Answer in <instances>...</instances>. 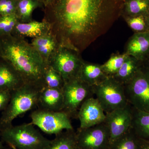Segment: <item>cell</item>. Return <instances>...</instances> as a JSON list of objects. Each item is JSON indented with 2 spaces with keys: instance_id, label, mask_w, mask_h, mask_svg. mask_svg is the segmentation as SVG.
Instances as JSON below:
<instances>
[{
  "instance_id": "6da1fadb",
  "label": "cell",
  "mask_w": 149,
  "mask_h": 149,
  "mask_svg": "<svg viewBox=\"0 0 149 149\" xmlns=\"http://www.w3.org/2000/svg\"><path fill=\"white\" fill-rule=\"evenodd\" d=\"M122 0H54L44 20L61 47L82 52L122 15Z\"/></svg>"
},
{
  "instance_id": "7a4b0ae2",
  "label": "cell",
  "mask_w": 149,
  "mask_h": 149,
  "mask_svg": "<svg viewBox=\"0 0 149 149\" xmlns=\"http://www.w3.org/2000/svg\"><path fill=\"white\" fill-rule=\"evenodd\" d=\"M0 58L13 67L25 84L45 88L43 77L47 64L24 38L1 36Z\"/></svg>"
},
{
  "instance_id": "3957f363",
  "label": "cell",
  "mask_w": 149,
  "mask_h": 149,
  "mask_svg": "<svg viewBox=\"0 0 149 149\" xmlns=\"http://www.w3.org/2000/svg\"><path fill=\"white\" fill-rule=\"evenodd\" d=\"M41 90L34 85L24 84L12 91L10 101L0 116V128L12 125L17 117L37 107Z\"/></svg>"
},
{
  "instance_id": "277c9868",
  "label": "cell",
  "mask_w": 149,
  "mask_h": 149,
  "mask_svg": "<svg viewBox=\"0 0 149 149\" xmlns=\"http://www.w3.org/2000/svg\"><path fill=\"white\" fill-rule=\"evenodd\" d=\"M0 133L2 142L17 149H46L51 141L31 123L0 128Z\"/></svg>"
},
{
  "instance_id": "5b68a950",
  "label": "cell",
  "mask_w": 149,
  "mask_h": 149,
  "mask_svg": "<svg viewBox=\"0 0 149 149\" xmlns=\"http://www.w3.org/2000/svg\"><path fill=\"white\" fill-rule=\"evenodd\" d=\"M94 95L105 113L128 104L124 87L112 77L93 86Z\"/></svg>"
},
{
  "instance_id": "8992f818",
  "label": "cell",
  "mask_w": 149,
  "mask_h": 149,
  "mask_svg": "<svg viewBox=\"0 0 149 149\" xmlns=\"http://www.w3.org/2000/svg\"><path fill=\"white\" fill-rule=\"evenodd\" d=\"M64 99L63 111L71 118H77V114L82 104L94 95L93 86L88 85L78 77L65 82L62 88Z\"/></svg>"
},
{
  "instance_id": "52a82bcc",
  "label": "cell",
  "mask_w": 149,
  "mask_h": 149,
  "mask_svg": "<svg viewBox=\"0 0 149 149\" xmlns=\"http://www.w3.org/2000/svg\"><path fill=\"white\" fill-rule=\"evenodd\" d=\"M124 87L128 103L136 109L149 113V72L142 63L132 80Z\"/></svg>"
},
{
  "instance_id": "ba28073f",
  "label": "cell",
  "mask_w": 149,
  "mask_h": 149,
  "mask_svg": "<svg viewBox=\"0 0 149 149\" xmlns=\"http://www.w3.org/2000/svg\"><path fill=\"white\" fill-rule=\"evenodd\" d=\"M31 123L46 134L56 135L63 130H72L69 116L63 111L37 109L30 114Z\"/></svg>"
},
{
  "instance_id": "9c48e42d",
  "label": "cell",
  "mask_w": 149,
  "mask_h": 149,
  "mask_svg": "<svg viewBox=\"0 0 149 149\" xmlns=\"http://www.w3.org/2000/svg\"><path fill=\"white\" fill-rule=\"evenodd\" d=\"M83 61L80 53L60 46L50 59L48 65L61 74L65 82L78 77Z\"/></svg>"
},
{
  "instance_id": "30bf717a",
  "label": "cell",
  "mask_w": 149,
  "mask_h": 149,
  "mask_svg": "<svg viewBox=\"0 0 149 149\" xmlns=\"http://www.w3.org/2000/svg\"><path fill=\"white\" fill-rule=\"evenodd\" d=\"M77 147L80 149H109L110 135L104 122L90 128L78 129Z\"/></svg>"
},
{
  "instance_id": "8fae6325",
  "label": "cell",
  "mask_w": 149,
  "mask_h": 149,
  "mask_svg": "<svg viewBox=\"0 0 149 149\" xmlns=\"http://www.w3.org/2000/svg\"><path fill=\"white\" fill-rule=\"evenodd\" d=\"M132 121V107L129 103L125 107L106 113L104 122L109 131L110 146L130 131Z\"/></svg>"
},
{
  "instance_id": "7c38bea8",
  "label": "cell",
  "mask_w": 149,
  "mask_h": 149,
  "mask_svg": "<svg viewBox=\"0 0 149 149\" xmlns=\"http://www.w3.org/2000/svg\"><path fill=\"white\" fill-rule=\"evenodd\" d=\"M79 129L90 128L104 122L106 113L97 98H89L82 104L77 114Z\"/></svg>"
},
{
  "instance_id": "4fadbf2b",
  "label": "cell",
  "mask_w": 149,
  "mask_h": 149,
  "mask_svg": "<svg viewBox=\"0 0 149 149\" xmlns=\"http://www.w3.org/2000/svg\"><path fill=\"white\" fill-rule=\"evenodd\" d=\"M125 53L141 62L149 57V31L136 32L128 40Z\"/></svg>"
},
{
  "instance_id": "5bb4252c",
  "label": "cell",
  "mask_w": 149,
  "mask_h": 149,
  "mask_svg": "<svg viewBox=\"0 0 149 149\" xmlns=\"http://www.w3.org/2000/svg\"><path fill=\"white\" fill-rule=\"evenodd\" d=\"M51 32L50 25L43 19L41 22L32 21L29 22H19L17 23L11 35L15 37L32 39L42 37Z\"/></svg>"
},
{
  "instance_id": "9a60e30c",
  "label": "cell",
  "mask_w": 149,
  "mask_h": 149,
  "mask_svg": "<svg viewBox=\"0 0 149 149\" xmlns=\"http://www.w3.org/2000/svg\"><path fill=\"white\" fill-rule=\"evenodd\" d=\"M64 99L62 89L45 87L40 91L37 107L52 111H63Z\"/></svg>"
},
{
  "instance_id": "2e32d148",
  "label": "cell",
  "mask_w": 149,
  "mask_h": 149,
  "mask_svg": "<svg viewBox=\"0 0 149 149\" xmlns=\"http://www.w3.org/2000/svg\"><path fill=\"white\" fill-rule=\"evenodd\" d=\"M30 44L47 64L60 47L51 32L42 37L32 39Z\"/></svg>"
},
{
  "instance_id": "e0dca14e",
  "label": "cell",
  "mask_w": 149,
  "mask_h": 149,
  "mask_svg": "<svg viewBox=\"0 0 149 149\" xmlns=\"http://www.w3.org/2000/svg\"><path fill=\"white\" fill-rule=\"evenodd\" d=\"M25 83L13 67L0 58V90L13 91Z\"/></svg>"
},
{
  "instance_id": "ac0fdd59",
  "label": "cell",
  "mask_w": 149,
  "mask_h": 149,
  "mask_svg": "<svg viewBox=\"0 0 149 149\" xmlns=\"http://www.w3.org/2000/svg\"><path fill=\"white\" fill-rule=\"evenodd\" d=\"M78 77L88 85L94 86L101 83L108 76L104 72L102 65L83 61Z\"/></svg>"
},
{
  "instance_id": "d6986e66",
  "label": "cell",
  "mask_w": 149,
  "mask_h": 149,
  "mask_svg": "<svg viewBox=\"0 0 149 149\" xmlns=\"http://www.w3.org/2000/svg\"><path fill=\"white\" fill-rule=\"evenodd\" d=\"M132 107L133 121L131 129L138 139L149 141V113Z\"/></svg>"
},
{
  "instance_id": "ffe728a7",
  "label": "cell",
  "mask_w": 149,
  "mask_h": 149,
  "mask_svg": "<svg viewBox=\"0 0 149 149\" xmlns=\"http://www.w3.org/2000/svg\"><path fill=\"white\" fill-rule=\"evenodd\" d=\"M141 62L135 58L128 56L119 70L112 77L125 86L133 79L141 67Z\"/></svg>"
},
{
  "instance_id": "44dd1931",
  "label": "cell",
  "mask_w": 149,
  "mask_h": 149,
  "mask_svg": "<svg viewBox=\"0 0 149 149\" xmlns=\"http://www.w3.org/2000/svg\"><path fill=\"white\" fill-rule=\"evenodd\" d=\"M55 136L46 149H74L77 148L76 133L74 129L65 130Z\"/></svg>"
},
{
  "instance_id": "7402d4cb",
  "label": "cell",
  "mask_w": 149,
  "mask_h": 149,
  "mask_svg": "<svg viewBox=\"0 0 149 149\" xmlns=\"http://www.w3.org/2000/svg\"><path fill=\"white\" fill-rule=\"evenodd\" d=\"M42 6L43 3L38 0H18L15 15L19 22L24 23L33 20V11Z\"/></svg>"
},
{
  "instance_id": "603a6c76",
  "label": "cell",
  "mask_w": 149,
  "mask_h": 149,
  "mask_svg": "<svg viewBox=\"0 0 149 149\" xmlns=\"http://www.w3.org/2000/svg\"><path fill=\"white\" fill-rule=\"evenodd\" d=\"M149 13V0H128L124 2L122 13L125 17L146 16Z\"/></svg>"
},
{
  "instance_id": "cb8c5ba5",
  "label": "cell",
  "mask_w": 149,
  "mask_h": 149,
  "mask_svg": "<svg viewBox=\"0 0 149 149\" xmlns=\"http://www.w3.org/2000/svg\"><path fill=\"white\" fill-rule=\"evenodd\" d=\"M128 56L125 53L112 55L106 62L102 65L103 70L107 76L113 77L116 74Z\"/></svg>"
},
{
  "instance_id": "d4e9b609",
  "label": "cell",
  "mask_w": 149,
  "mask_h": 149,
  "mask_svg": "<svg viewBox=\"0 0 149 149\" xmlns=\"http://www.w3.org/2000/svg\"><path fill=\"white\" fill-rule=\"evenodd\" d=\"M43 80L45 87L47 88L62 90L64 85L61 74L48 64L45 69Z\"/></svg>"
},
{
  "instance_id": "484cf974",
  "label": "cell",
  "mask_w": 149,
  "mask_h": 149,
  "mask_svg": "<svg viewBox=\"0 0 149 149\" xmlns=\"http://www.w3.org/2000/svg\"><path fill=\"white\" fill-rule=\"evenodd\" d=\"M138 138L132 129L110 146L109 149H139Z\"/></svg>"
},
{
  "instance_id": "4316f807",
  "label": "cell",
  "mask_w": 149,
  "mask_h": 149,
  "mask_svg": "<svg viewBox=\"0 0 149 149\" xmlns=\"http://www.w3.org/2000/svg\"><path fill=\"white\" fill-rule=\"evenodd\" d=\"M18 22L15 14L0 16V37L11 35Z\"/></svg>"
},
{
  "instance_id": "83f0119b",
  "label": "cell",
  "mask_w": 149,
  "mask_h": 149,
  "mask_svg": "<svg viewBox=\"0 0 149 149\" xmlns=\"http://www.w3.org/2000/svg\"><path fill=\"white\" fill-rule=\"evenodd\" d=\"M128 26L136 32L149 31L147 25L146 17L138 15L133 17H125Z\"/></svg>"
},
{
  "instance_id": "f1b7e54d",
  "label": "cell",
  "mask_w": 149,
  "mask_h": 149,
  "mask_svg": "<svg viewBox=\"0 0 149 149\" xmlns=\"http://www.w3.org/2000/svg\"><path fill=\"white\" fill-rule=\"evenodd\" d=\"M18 0H0V16L15 14Z\"/></svg>"
},
{
  "instance_id": "f546056e",
  "label": "cell",
  "mask_w": 149,
  "mask_h": 149,
  "mask_svg": "<svg viewBox=\"0 0 149 149\" xmlns=\"http://www.w3.org/2000/svg\"><path fill=\"white\" fill-rule=\"evenodd\" d=\"M11 91L0 90V112L3 111L8 105L11 96Z\"/></svg>"
},
{
  "instance_id": "4dcf8cb0",
  "label": "cell",
  "mask_w": 149,
  "mask_h": 149,
  "mask_svg": "<svg viewBox=\"0 0 149 149\" xmlns=\"http://www.w3.org/2000/svg\"><path fill=\"white\" fill-rule=\"evenodd\" d=\"M141 141L142 143L141 145L139 144V149H149V141Z\"/></svg>"
},
{
  "instance_id": "1f68e13d",
  "label": "cell",
  "mask_w": 149,
  "mask_h": 149,
  "mask_svg": "<svg viewBox=\"0 0 149 149\" xmlns=\"http://www.w3.org/2000/svg\"><path fill=\"white\" fill-rule=\"evenodd\" d=\"M142 64L145 68L149 72V57L146 59V60L142 62Z\"/></svg>"
},
{
  "instance_id": "d6a6232c",
  "label": "cell",
  "mask_w": 149,
  "mask_h": 149,
  "mask_svg": "<svg viewBox=\"0 0 149 149\" xmlns=\"http://www.w3.org/2000/svg\"><path fill=\"white\" fill-rule=\"evenodd\" d=\"M53 1L54 0H42V2L44 6L45 7Z\"/></svg>"
},
{
  "instance_id": "836d02e7",
  "label": "cell",
  "mask_w": 149,
  "mask_h": 149,
  "mask_svg": "<svg viewBox=\"0 0 149 149\" xmlns=\"http://www.w3.org/2000/svg\"><path fill=\"white\" fill-rule=\"evenodd\" d=\"M146 17V20L147 25H148V28L149 31V13L147 15Z\"/></svg>"
},
{
  "instance_id": "e575fe53",
  "label": "cell",
  "mask_w": 149,
  "mask_h": 149,
  "mask_svg": "<svg viewBox=\"0 0 149 149\" xmlns=\"http://www.w3.org/2000/svg\"><path fill=\"white\" fill-rule=\"evenodd\" d=\"M3 148H5L3 146L2 142L1 140V133H0V149Z\"/></svg>"
},
{
  "instance_id": "d590c367",
  "label": "cell",
  "mask_w": 149,
  "mask_h": 149,
  "mask_svg": "<svg viewBox=\"0 0 149 149\" xmlns=\"http://www.w3.org/2000/svg\"><path fill=\"white\" fill-rule=\"evenodd\" d=\"M8 146H9L12 149H16V148H15V147L14 146H12V145H8Z\"/></svg>"
},
{
  "instance_id": "8d00e7d4",
  "label": "cell",
  "mask_w": 149,
  "mask_h": 149,
  "mask_svg": "<svg viewBox=\"0 0 149 149\" xmlns=\"http://www.w3.org/2000/svg\"><path fill=\"white\" fill-rule=\"evenodd\" d=\"M124 2H125L127 1H128V0H122Z\"/></svg>"
},
{
  "instance_id": "74e56055",
  "label": "cell",
  "mask_w": 149,
  "mask_h": 149,
  "mask_svg": "<svg viewBox=\"0 0 149 149\" xmlns=\"http://www.w3.org/2000/svg\"><path fill=\"white\" fill-rule=\"evenodd\" d=\"M38 1H40L41 2H42V0H38Z\"/></svg>"
},
{
  "instance_id": "f35d334b",
  "label": "cell",
  "mask_w": 149,
  "mask_h": 149,
  "mask_svg": "<svg viewBox=\"0 0 149 149\" xmlns=\"http://www.w3.org/2000/svg\"><path fill=\"white\" fill-rule=\"evenodd\" d=\"M74 149H80L78 148H77H77H75Z\"/></svg>"
},
{
  "instance_id": "ab89813d",
  "label": "cell",
  "mask_w": 149,
  "mask_h": 149,
  "mask_svg": "<svg viewBox=\"0 0 149 149\" xmlns=\"http://www.w3.org/2000/svg\"><path fill=\"white\" fill-rule=\"evenodd\" d=\"M0 149H5V148Z\"/></svg>"
}]
</instances>
